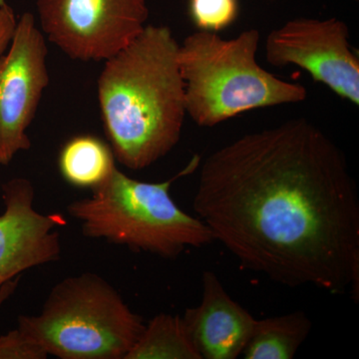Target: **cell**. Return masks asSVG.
Listing matches in <instances>:
<instances>
[{
	"label": "cell",
	"mask_w": 359,
	"mask_h": 359,
	"mask_svg": "<svg viewBox=\"0 0 359 359\" xmlns=\"http://www.w3.org/2000/svg\"><path fill=\"white\" fill-rule=\"evenodd\" d=\"M193 207L244 268L358 299L359 199L346 156L306 118L238 137L205 158Z\"/></svg>",
	"instance_id": "1"
},
{
	"label": "cell",
	"mask_w": 359,
	"mask_h": 359,
	"mask_svg": "<svg viewBox=\"0 0 359 359\" xmlns=\"http://www.w3.org/2000/svg\"><path fill=\"white\" fill-rule=\"evenodd\" d=\"M179 47L168 26L146 25L101 71L105 133L115 159L130 170L150 167L181 139L187 112Z\"/></svg>",
	"instance_id": "2"
},
{
	"label": "cell",
	"mask_w": 359,
	"mask_h": 359,
	"mask_svg": "<svg viewBox=\"0 0 359 359\" xmlns=\"http://www.w3.org/2000/svg\"><path fill=\"white\" fill-rule=\"evenodd\" d=\"M200 165V156L195 155L178 174L160 183L130 178L115 166L105 181L91 189V197L67 205L68 214L80 222L84 237L176 259L188 247L215 241L204 222L180 209L170 195L174 182Z\"/></svg>",
	"instance_id": "3"
},
{
	"label": "cell",
	"mask_w": 359,
	"mask_h": 359,
	"mask_svg": "<svg viewBox=\"0 0 359 359\" xmlns=\"http://www.w3.org/2000/svg\"><path fill=\"white\" fill-rule=\"evenodd\" d=\"M259 39L257 29L233 39L199 30L180 44L186 112L198 126L211 128L249 111L306 100L304 85L280 79L257 62Z\"/></svg>",
	"instance_id": "4"
},
{
	"label": "cell",
	"mask_w": 359,
	"mask_h": 359,
	"mask_svg": "<svg viewBox=\"0 0 359 359\" xmlns=\"http://www.w3.org/2000/svg\"><path fill=\"white\" fill-rule=\"evenodd\" d=\"M18 328L61 359H125L145 323L118 290L94 273L56 283L39 313L20 316Z\"/></svg>",
	"instance_id": "5"
},
{
	"label": "cell",
	"mask_w": 359,
	"mask_h": 359,
	"mask_svg": "<svg viewBox=\"0 0 359 359\" xmlns=\"http://www.w3.org/2000/svg\"><path fill=\"white\" fill-rule=\"evenodd\" d=\"M40 27L68 57L106 61L146 27L147 0H37Z\"/></svg>",
	"instance_id": "6"
},
{
	"label": "cell",
	"mask_w": 359,
	"mask_h": 359,
	"mask_svg": "<svg viewBox=\"0 0 359 359\" xmlns=\"http://www.w3.org/2000/svg\"><path fill=\"white\" fill-rule=\"evenodd\" d=\"M348 25L339 18H297L269 33V65L297 66L340 98L359 106V59L349 42Z\"/></svg>",
	"instance_id": "7"
},
{
	"label": "cell",
	"mask_w": 359,
	"mask_h": 359,
	"mask_svg": "<svg viewBox=\"0 0 359 359\" xmlns=\"http://www.w3.org/2000/svg\"><path fill=\"white\" fill-rule=\"evenodd\" d=\"M43 32L32 13L20 16L6 55L0 57V165L32 146L28 127L49 84Z\"/></svg>",
	"instance_id": "8"
},
{
	"label": "cell",
	"mask_w": 359,
	"mask_h": 359,
	"mask_svg": "<svg viewBox=\"0 0 359 359\" xmlns=\"http://www.w3.org/2000/svg\"><path fill=\"white\" fill-rule=\"evenodd\" d=\"M4 212L0 215V287L27 269L59 261L62 252L59 214L35 209V188L26 178L2 186Z\"/></svg>",
	"instance_id": "9"
},
{
	"label": "cell",
	"mask_w": 359,
	"mask_h": 359,
	"mask_svg": "<svg viewBox=\"0 0 359 359\" xmlns=\"http://www.w3.org/2000/svg\"><path fill=\"white\" fill-rule=\"evenodd\" d=\"M202 280V302L182 318L187 332L202 359L238 358L257 320L231 299L214 271H205Z\"/></svg>",
	"instance_id": "10"
},
{
	"label": "cell",
	"mask_w": 359,
	"mask_h": 359,
	"mask_svg": "<svg viewBox=\"0 0 359 359\" xmlns=\"http://www.w3.org/2000/svg\"><path fill=\"white\" fill-rule=\"evenodd\" d=\"M311 325L302 311L257 320L243 356L245 359L294 358Z\"/></svg>",
	"instance_id": "11"
},
{
	"label": "cell",
	"mask_w": 359,
	"mask_h": 359,
	"mask_svg": "<svg viewBox=\"0 0 359 359\" xmlns=\"http://www.w3.org/2000/svg\"><path fill=\"white\" fill-rule=\"evenodd\" d=\"M58 165L66 182L90 189L105 181L116 166L112 149L91 135L68 141L59 155Z\"/></svg>",
	"instance_id": "12"
},
{
	"label": "cell",
	"mask_w": 359,
	"mask_h": 359,
	"mask_svg": "<svg viewBox=\"0 0 359 359\" xmlns=\"http://www.w3.org/2000/svg\"><path fill=\"white\" fill-rule=\"evenodd\" d=\"M125 359H202L183 318L160 313L145 325Z\"/></svg>",
	"instance_id": "13"
},
{
	"label": "cell",
	"mask_w": 359,
	"mask_h": 359,
	"mask_svg": "<svg viewBox=\"0 0 359 359\" xmlns=\"http://www.w3.org/2000/svg\"><path fill=\"white\" fill-rule=\"evenodd\" d=\"M189 16L201 32L218 33L238 20V0H189Z\"/></svg>",
	"instance_id": "14"
},
{
	"label": "cell",
	"mask_w": 359,
	"mask_h": 359,
	"mask_svg": "<svg viewBox=\"0 0 359 359\" xmlns=\"http://www.w3.org/2000/svg\"><path fill=\"white\" fill-rule=\"evenodd\" d=\"M48 353L18 327L0 335V359H45Z\"/></svg>",
	"instance_id": "15"
},
{
	"label": "cell",
	"mask_w": 359,
	"mask_h": 359,
	"mask_svg": "<svg viewBox=\"0 0 359 359\" xmlns=\"http://www.w3.org/2000/svg\"><path fill=\"white\" fill-rule=\"evenodd\" d=\"M18 20L11 6H0V55L4 54L11 43Z\"/></svg>",
	"instance_id": "16"
},
{
	"label": "cell",
	"mask_w": 359,
	"mask_h": 359,
	"mask_svg": "<svg viewBox=\"0 0 359 359\" xmlns=\"http://www.w3.org/2000/svg\"><path fill=\"white\" fill-rule=\"evenodd\" d=\"M21 276H16L13 280H9L0 287V309L4 306V302L14 294L18 285H20Z\"/></svg>",
	"instance_id": "17"
},
{
	"label": "cell",
	"mask_w": 359,
	"mask_h": 359,
	"mask_svg": "<svg viewBox=\"0 0 359 359\" xmlns=\"http://www.w3.org/2000/svg\"><path fill=\"white\" fill-rule=\"evenodd\" d=\"M6 4V0H0V6H4Z\"/></svg>",
	"instance_id": "18"
},
{
	"label": "cell",
	"mask_w": 359,
	"mask_h": 359,
	"mask_svg": "<svg viewBox=\"0 0 359 359\" xmlns=\"http://www.w3.org/2000/svg\"><path fill=\"white\" fill-rule=\"evenodd\" d=\"M268 1H276V0H268Z\"/></svg>",
	"instance_id": "19"
},
{
	"label": "cell",
	"mask_w": 359,
	"mask_h": 359,
	"mask_svg": "<svg viewBox=\"0 0 359 359\" xmlns=\"http://www.w3.org/2000/svg\"><path fill=\"white\" fill-rule=\"evenodd\" d=\"M354 1H358V0H354Z\"/></svg>",
	"instance_id": "20"
}]
</instances>
